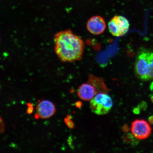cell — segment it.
I'll return each mask as SVG.
<instances>
[{"mask_svg": "<svg viewBox=\"0 0 153 153\" xmlns=\"http://www.w3.org/2000/svg\"><path fill=\"white\" fill-rule=\"evenodd\" d=\"M37 114L41 119H47L52 117L56 112L55 105L51 101L45 100L41 101L36 107Z\"/></svg>", "mask_w": 153, "mask_h": 153, "instance_id": "cell-7", "label": "cell"}, {"mask_svg": "<svg viewBox=\"0 0 153 153\" xmlns=\"http://www.w3.org/2000/svg\"><path fill=\"white\" fill-rule=\"evenodd\" d=\"M26 104L28 107L27 113L29 114H32L33 110V105L30 103H27Z\"/></svg>", "mask_w": 153, "mask_h": 153, "instance_id": "cell-12", "label": "cell"}, {"mask_svg": "<svg viewBox=\"0 0 153 153\" xmlns=\"http://www.w3.org/2000/svg\"><path fill=\"white\" fill-rule=\"evenodd\" d=\"M134 72L140 79L153 80V51L142 48L137 52L134 63Z\"/></svg>", "mask_w": 153, "mask_h": 153, "instance_id": "cell-2", "label": "cell"}, {"mask_svg": "<svg viewBox=\"0 0 153 153\" xmlns=\"http://www.w3.org/2000/svg\"><path fill=\"white\" fill-rule=\"evenodd\" d=\"M70 92L71 93H73L75 92V90L74 89H72L70 90Z\"/></svg>", "mask_w": 153, "mask_h": 153, "instance_id": "cell-20", "label": "cell"}, {"mask_svg": "<svg viewBox=\"0 0 153 153\" xmlns=\"http://www.w3.org/2000/svg\"><path fill=\"white\" fill-rule=\"evenodd\" d=\"M140 108L138 107H137V108H134L133 110V112L134 114H139L140 112Z\"/></svg>", "mask_w": 153, "mask_h": 153, "instance_id": "cell-15", "label": "cell"}, {"mask_svg": "<svg viewBox=\"0 0 153 153\" xmlns=\"http://www.w3.org/2000/svg\"><path fill=\"white\" fill-rule=\"evenodd\" d=\"M149 122L151 124H153V116L150 117L149 118Z\"/></svg>", "mask_w": 153, "mask_h": 153, "instance_id": "cell-18", "label": "cell"}, {"mask_svg": "<svg viewBox=\"0 0 153 153\" xmlns=\"http://www.w3.org/2000/svg\"><path fill=\"white\" fill-rule=\"evenodd\" d=\"M138 139L136 138L133 134L128 133L125 134L122 137V140L126 144H131L134 146L138 143Z\"/></svg>", "mask_w": 153, "mask_h": 153, "instance_id": "cell-10", "label": "cell"}, {"mask_svg": "<svg viewBox=\"0 0 153 153\" xmlns=\"http://www.w3.org/2000/svg\"><path fill=\"white\" fill-rule=\"evenodd\" d=\"M132 133L139 140L146 139L152 133V129L148 122L143 120H136L131 123Z\"/></svg>", "mask_w": 153, "mask_h": 153, "instance_id": "cell-5", "label": "cell"}, {"mask_svg": "<svg viewBox=\"0 0 153 153\" xmlns=\"http://www.w3.org/2000/svg\"><path fill=\"white\" fill-rule=\"evenodd\" d=\"M35 117L36 119H38V118L39 117V116H38V115L37 114L35 115Z\"/></svg>", "mask_w": 153, "mask_h": 153, "instance_id": "cell-21", "label": "cell"}, {"mask_svg": "<svg viewBox=\"0 0 153 153\" xmlns=\"http://www.w3.org/2000/svg\"><path fill=\"white\" fill-rule=\"evenodd\" d=\"M83 105V103L80 101H78L76 102L75 103V105L76 108H81V107Z\"/></svg>", "mask_w": 153, "mask_h": 153, "instance_id": "cell-16", "label": "cell"}, {"mask_svg": "<svg viewBox=\"0 0 153 153\" xmlns=\"http://www.w3.org/2000/svg\"><path fill=\"white\" fill-rule=\"evenodd\" d=\"M122 131L123 132L127 133L129 131V126L127 124H124L122 127Z\"/></svg>", "mask_w": 153, "mask_h": 153, "instance_id": "cell-13", "label": "cell"}, {"mask_svg": "<svg viewBox=\"0 0 153 153\" xmlns=\"http://www.w3.org/2000/svg\"><path fill=\"white\" fill-rule=\"evenodd\" d=\"M129 26V21L121 15L114 16L108 23V29L110 33L117 37L125 35L128 31Z\"/></svg>", "mask_w": 153, "mask_h": 153, "instance_id": "cell-4", "label": "cell"}, {"mask_svg": "<svg viewBox=\"0 0 153 153\" xmlns=\"http://www.w3.org/2000/svg\"><path fill=\"white\" fill-rule=\"evenodd\" d=\"M86 27L90 33L94 35H99L102 34L106 29V22L102 17L97 15L89 19Z\"/></svg>", "mask_w": 153, "mask_h": 153, "instance_id": "cell-6", "label": "cell"}, {"mask_svg": "<svg viewBox=\"0 0 153 153\" xmlns=\"http://www.w3.org/2000/svg\"><path fill=\"white\" fill-rule=\"evenodd\" d=\"M72 117L70 115H69V114L68 115H67L66 116L67 118H68V119H70V120L72 119Z\"/></svg>", "mask_w": 153, "mask_h": 153, "instance_id": "cell-19", "label": "cell"}, {"mask_svg": "<svg viewBox=\"0 0 153 153\" xmlns=\"http://www.w3.org/2000/svg\"><path fill=\"white\" fill-rule=\"evenodd\" d=\"M95 87L89 83L82 84L79 88L77 95L82 100L85 101L91 100L97 93Z\"/></svg>", "mask_w": 153, "mask_h": 153, "instance_id": "cell-8", "label": "cell"}, {"mask_svg": "<svg viewBox=\"0 0 153 153\" xmlns=\"http://www.w3.org/2000/svg\"><path fill=\"white\" fill-rule=\"evenodd\" d=\"M55 51L60 60L72 62L82 58L85 45L83 40L70 29L57 32L54 37Z\"/></svg>", "mask_w": 153, "mask_h": 153, "instance_id": "cell-1", "label": "cell"}, {"mask_svg": "<svg viewBox=\"0 0 153 153\" xmlns=\"http://www.w3.org/2000/svg\"><path fill=\"white\" fill-rule=\"evenodd\" d=\"M137 107L140 109L144 110L146 108V104L145 102H142L140 103Z\"/></svg>", "mask_w": 153, "mask_h": 153, "instance_id": "cell-14", "label": "cell"}, {"mask_svg": "<svg viewBox=\"0 0 153 153\" xmlns=\"http://www.w3.org/2000/svg\"><path fill=\"white\" fill-rule=\"evenodd\" d=\"M64 122L66 124L68 127L70 128V129H73L75 127L74 122H73L72 120L70 119H68V118H65L64 119Z\"/></svg>", "mask_w": 153, "mask_h": 153, "instance_id": "cell-11", "label": "cell"}, {"mask_svg": "<svg viewBox=\"0 0 153 153\" xmlns=\"http://www.w3.org/2000/svg\"><path fill=\"white\" fill-rule=\"evenodd\" d=\"M88 83L94 86L97 93H105L108 91L104 80L102 78L97 77L92 74H90L89 76Z\"/></svg>", "mask_w": 153, "mask_h": 153, "instance_id": "cell-9", "label": "cell"}, {"mask_svg": "<svg viewBox=\"0 0 153 153\" xmlns=\"http://www.w3.org/2000/svg\"><path fill=\"white\" fill-rule=\"evenodd\" d=\"M113 106V101L109 95L105 93H100L92 99L90 108L92 111L97 115L108 113Z\"/></svg>", "mask_w": 153, "mask_h": 153, "instance_id": "cell-3", "label": "cell"}, {"mask_svg": "<svg viewBox=\"0 0 153 153\" xmlns=\"http://www.w3.org/2000/svg\"><path fill=\"white\" fill-rule=\"evenodd\" d=\"M68 144L70 146H71L72 143V139L71 137H69L68 139Z\"/></svg>", "mask_w": 153, "mask_h": 153, "instance_id": "cell-17", "label": "cell"}]
</instances>
